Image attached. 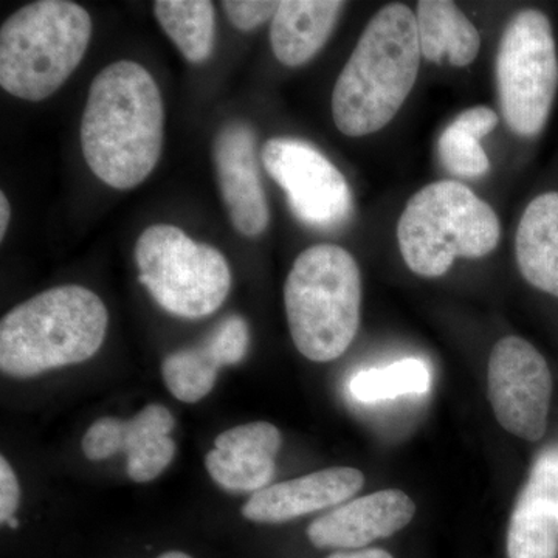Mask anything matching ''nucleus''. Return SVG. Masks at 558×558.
Instances as JSON below:
<instances>
[{"label":"nucleus","mask_w":558,"mask_h":558,"mask_svg":"<svg viewBox=\"0 0 558 558\" xmlns=\"http://www.w3.org/2000/svg\"><path fill=\"white\" fill-rule=\"evenodd\" d=\"M497 87L510 130L521 137L539 134L558 89L556 39L543 11L521 10L506 25L497 54Z\"/></svg>","instance_id":"obj_8"},{"label":"nucleus","mask_w":558,"mask_h":558,"mask_svg":"<svg viewBox=\"0 0 558 558\" xmlns=\"http://www.w3.org/2000/svg\"><path fill=\"white\" fill-rule=\"evenodd\" d=\"M497 213L464 183L440 180L417 191L398 223L402 258L424 278L446 275L454 259H478L497 248Z\"/></svg>","instance_id":"obj_6"},{"label":"nucleus","mask_w":558,"mask_h":558,"mask_svg":"<svg viewBox=\"0 0 558 558\" xmlns=\"http://www.w3.org/2000/svg\"><path fill=\"white\" fill-rule=\"evenodd\" d=\"M416 14L389 3L374 14L340 72L332 92V119L341 134L365 137L398 116L421 65Z\"/></svg>","instance_id":"obj_2"},{"label":"nucleus","mask_w":558,"mask_h":558,"mask_svg":"<svg viewBox=\"0 0 558 558\" xmlns=\"http://www.w3.org/2000/svg\"><path fill=\"white\" fill-rule=\"evenodd\" d=\"M21 502V487L16 473L5 457L0 458V521L2 524L16 519Z\"/></svg>","instance_id":"obj_25"},{"label":"nucleus","mask_w":558,"mask_h":558,"mask_svg":"<svg viewBox=\"0 0 558 558\" xmlns=\"http://www.w3.org/2000/svg\"><path fill=\"white\" fill-rule=\"evenodd\" d=\"M290 336L312 362L339 359L357 336L362 275L348 250L318 244L293 263L284 286Z\"/></svg>","instance_id":"obj_4"},{"label":"nucleus","mask_w":558,"mask_h":558,"mask_svg":"<svg viewBox=\"0 0 558 558\" xmlns=\"http://www.w3.org/2000/svg\"><path fill=\"white\" fill-rule=\"evenodd\" d=\"M488 400L495 417L517 438L538 442L548 428L553 374L534 344L506 337L488 360Z\"/></svg>","instance_id":"obj_9"},{"label":"nucleus","mask_w":558,"mask_h":558,"mask_svg":"<svg viewBox=\"0 0 558 558\" xmlns=\"http://www.w3.org/2000/svg\"><path fill=\"white\" fill-rule=\"evenodd\" d=\"M281 2L267 0H226L223 10L234 27L242 32H252L267 21L274 20Z\"/></svg>","instance_id":"obj_24"},{"label":"nucleus","mask_w":558,"mask_h":558,"mask_svg":"<svg viewBox=\"0 0 558 558\" xmlns=\"http://www.w3.org/2000/svg\"><path fill=\"white\" fill-rule=\"evenodd\" d=\"M515 256L529 284L558 299V193L539 194L524 209Z\"/></svg>","instance_id":"obj_18"},{"label":"nucleus","mask_w":558,"mask_h":558,"mask_svg":"<svg viewBox=\"0 0 558 558\" xmlns=\"http://www.w3.org/2000/svg\"><path fill=\"white\" fill-rule=\"evenodd\" d=\"M81 149L92 172L116 190L148 179L163 148L165 108L153 75L119 61L92 81L81 120Z\"/></svg>","instance_id":"obj_1"},{"label":"nucleus","mask_w":558,"mask_h":558,"mask_svg":"<svg viewBox=\"0 0 558 558\" xmlns=\"http://www.w3.org/2000/svg\"><path fill=\"white\" fill-rule=\"evenodd\" d=\"M264 168L288 194L293 215L315 229L343 226L352 213L344 175L317 148L296 138H271L260 153Z\"/></svg>","instance_id":"obj_10"},{"label":"nucleus","mask_w":558,"mask_h":558,"mask_svg":"<svg viewBox=\"0 0 558 558\" xmlns=\"http://www.w3.org/2000/svg\"><path fill=\"white\" fill-rule=\"evenodd\" d=\"M154 14L168 38L194 64L207 61L215 47V7L208 0H157Z\"/></svg>","instance_id":"obj_21"},{"label":"nucleus","mask_w":558,"mask_h":558,"mask_svg":"<svg viewBox=\"0 0 558 558\" xmlns=\"http://www.w3.org/2000/svg\"><path fill=\"white\" fill-rule=\"evenodd\" d=\"M157 558H193L189 556V554L180 553V550H168V553L161 554L160 557Z\"/></svg>","instance_id":"obj_28"},{"label":"nucleus","mask_w":558,"mask_h":558,"mask_svg":"<svg viewBox=\"0 0 558 558\" xmlns=\"http://www.w3.org/2000/svg\"><path fill=\"white\" fill-rule=\"evenodd\" d=\"M90 14L69 0L22 7L0 31V86L25 101H43L75 72L89 47Z\"/></svg>","instance_id":"obj_5"},{"label":"nucleus","mask_w":558,"mask_h":558,"mask_svg":"<svg viewBox=\"0 0 558 558\" xmlns=\"http://www.w3.org/2000/svg\"><path fill=\"white\" fill-rule=\"evenodd\" d=\"M325 558H398L392 550L380 548V546H371V548L357 550H337L330 553Z\"/></svg>","instance_id":"obj_26"},{"label":"nucleus","mask_w":558,"mask_h":558,"mask_svg":"<svg viewBox=\"0 0 558 558\" xmlns=\"http://www.w3.org/2000/svg\"><path fill=\"white\" fill-rule=\"evenodd\" d=\"M213 154L231 223L244 236H259L270 215L256 160L255 131L244 121L227 123L216 135Z\"/></svg>","instance_id":"obj_12"},{"label":"nucleus","mask_w":558,"mask_h":558,"mask_svg":"<svg viewBox=\"0 0 558 558\" xmlns=\"http://www.w3.org/2000/svg\"><path fill=\"white\" fill-rule=\"evenodd\" d=\"M140 282L160 307L175 317L215 314L229 296L231 270L226 256L167 223L148 227L134 250Z\"/></svg>","instance_id":"obj_7"},{"label":"nucleus","mask_w":558,"mask_h":558,"mask_svg":"<svg viewBox=\"0 0 558 558\" xmlns=\"http://www.w3.org/2000/svg\"><path fill=\"white\" fill-rule=\"evenodd\" d=\"M498 116L487 106H475L459 113L439 137V157L444 167L458 178L475 179L487 174L490 161L481 138L498 126Z\"/></svg>","instance_id":"obj_20"},{"label":"nucleus","mask_w":558,"mask_h":558,"mask_svg":"<svg viewBox=\"0 0 558 558\" xmlns=\"http://www.w3.org/2000/svg\"><path fill=\"white\" fill-rule=\"evenodd\" d=\"M109 314L83 286L46 290L13 307L0 322V369L14 379L78 365L100 351Z\"/></svg>","instance_id":"obj_3"},{"label":"nucleus","mask_w":558,"mask_h":558,"mask_svg":"<svg viewBox=\"0 0 558 558\" xmlns=\"http://www.w3.org/2000/svg\"><path fill=\"white\" fill-rule=\"evenodd\" d=\"M416 505L398 488L374 492L312 521L307 539L318 550H357L398 535L410 526Z\"/></svg>","instance_id":"obj_11"},{"label":"nucleus","mask_w":558,"mask_h":558,"mask_svg":"<svg viewBox=\"0 0 558 558\" xmlns=\"http://www.w3.org/2000/svg\"><path fill=\"white\" fill-rule=\"evenodd\" d=\"M363 484L365 475L357 469L319 470L256 492L242 508V517L252 523H288L318 510L343 505L357 494Z\"/></svg>","instance_id":"obj_15"},{"label":"nucleus","mask_w":558,"mask_h":558,"mask_svg":"<svg viewBox=\"0 0 558 558\" xmlns=\"http://www.w3.org/2000/svg\"><path fill=\"white\" fill-rule=\"evenodd\" d=\"M506 558H558V446L539 451L510 517Z\"/></svg>","instance_id":"obj_14"},{"label":"nucleus","mask_w":558,"mask_h":558,"mask_svg":"<svg viewBox=\"0 0 558 558\" xmlns=\"http://www.w3.org/2000/svg\"><path fill=\"white\" fill-rule=\"evenodd\" d=\"M432 388V374L421 359H405L385 368L360 371L351 381L354 399L379 402L405 395H425Z\"/></svg>","instance_id":"obj_23"},{"label":"nucleus","mask_w":558,"mask_h":558,"mask_svg":"<svg viewBox=\"0 0 558 558\" xmlns=\"http://www.w3.org/2000/svg\"><path fill=\"white\" fill-rule=\"evenodd\" d=\"M175 418L167 407L150 403L130 421L98 418L94 449L101 461L126 453L128 476L143 484L156 480L171 464L178 446L171 438Z\"/></svg>","instance_id":"obj_13"},{"label":"nucleus","mask_w":558,"mask_h":558,"mask_svg":"<svg viewBox=\"0 0 558 558\" xmlns=\"http://www.w3.org/2000/svg\"><path fill=\"white\" fill-rule=\"evenodd\" d=\"M418 44L425 60L468 68L478 57V28L449 0H421L416 13Z\"/></svg>","instance_id":"obj_19"},{"label":"nucleus","mask_w":558,"mask_h":558,"mask_svg":"<svg viewBox=\"0 0 558 558\" xmlns=\"http://www.w3.org/2000/svg\"><path fill=\"white\" fill-rule=\"evenodd\" d=\"M223 362L209 340L199 347L180 349L165 357L161 376L180 402L197 403L207 398L218 380Z\"/></svg>","instance_id":"obj_22"},{"label":"nucleus","mask_w":558,"mask_h":558,"mask_svg":"<svg viewBox=\"0 0 558 558\" xmlns=\"http://www.w3.org/2000/svg\"><path fill=\"white\" fill-rule=\"evenodd\" d=\"M7 526L11 529H16L17 526H20V521H17V519L10 520L9 523H7Z\"/></svg>","instance_id":"obj_29"},{"label":"nucleus","mask_w":558,"mask_h":558,"mask_svg":"<svg viewBox=\"0 0 558 558\" xmlns=\"http://www.w3.org/2000/svg\"><path fill=\"white\" fill-rule=\"evenodd\" d=\"M282 438L269 422H250L220 433L205 468L218 486L234 494H256L277 472Z\"/></svg>","instance_id":"obj_16"},{"label":"nucleus","mask_w":558,"mask_h":558,"mask_svg":"<svg viewBox=\"0 0 558 558\" xmlns=\"http://www.w3.org/2000/svg\"><path fill=\"white\" fill-rule=\"evenodd\" d=\"M10 202L7 199L5 193L0 194V240L5 238L7 229L10 223Z\"/></svg>","instance_id":"obj_27"},{"label":"nucleus","mask_w":558,"mask_h":558,"mask_svg":"<svg viewBox=\"0 0 558 558\" xmlns=\"http://www.w3.org/2000/svg\"><path fill=\"white\" fill-rule=\"evenodd\" d=\"M347 3L339 0H284L271 20L275 57L288 68H300L323 49Z\"/></svg>","instance_id":"obj_17"}]
</instances>
